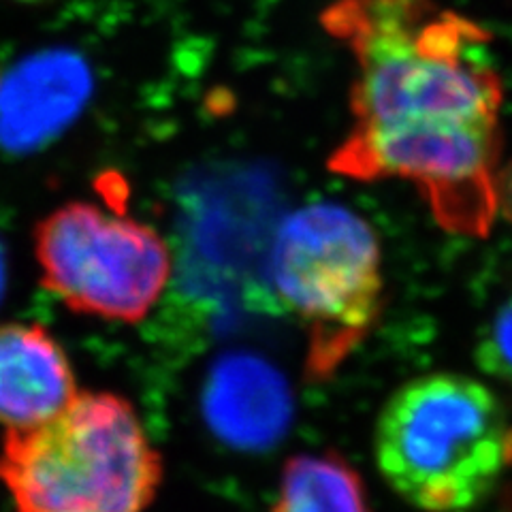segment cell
I'll return each instance as SVG.
<instances>
[{
	"mask_svg": "<svg viewBox=\"0 0 512 512\" xmlns=\"http://www.w3.org/2000/svg\"><path fill=\"white\" fill-rule=\"evenodd\" d=\"M320 22L357 69L352 126L329 171L408 180L446 231L487 235L504 103L491 32L436 0H333Z\"/></svg>",
	"mask_w": 512,
	"mask_h": 512,
	"instance_id": "obj_1",
	"label": "cell"
},
{
	"mask_svg": "<svg viewBox=\"0 0 512 512\" xmlns=\"http://www.w3.org/2000/svg\"><path fill=\"white\" fill-rule=\"evenodd\" d=\"M374 451L382 478L410 506L461 512L512 468V421L485 382L425 374L382 406Z\"/></svg>",
	"mask_w": 512,
	"mask_h": 512,
	"instance_id": "obj_2",
	"label": "cell"
},
{
	"mask_svg": "<svg viewBox=\"0 0 512 512\" xmlns=\"http://www.w3.org/2000/svg\"><path fill=\"white\" fill-rule=\"evenodd\" d=\"M163 461L133 406L111 393L75 395L52 419L9 429L0 483L18 512H143Z\"/></svg>",
	"mask_w": 512,
	"mask_h": 512,
	"instance_id": "obj_3",
	"label": "cell"
},
{
	"mask_svg": "<svg viewBox=\"0 0 512 512\" xmlns=\"http://www.w3.org/2000/svg\"><path fill=\"white\" fill-rule=\"evenodd\" d=\"M269 274L308 327L310 374L331 376L382 312V252L372 224L340 203L299 207L280 224Z\"/></svg>",
	"mask_w": 512,
	"mask_h": 512,
	"instance_id": "obj_4",
	"label": "cell"
},
{
	"mask_svg": "<svg viewBox=\"0 0 512 512\" xmlns=\"http://www.w3.org/2000/svg\"><path fill=\"white\" fill-rule=\"evenodd\" d=\"M43 284L69 308L137 323L163 295L171 252L148 224L69 203L37 227Z\"/></svg>",
	"mask_w": 512,
	"mask_h": 512,
	"instance_id": "obj_5",
	"label": "cell"
},
{
	"mask_svg": "<svg viewBox=\"0 0 512 512\" xmlns=\"http://www.w3.org/2000/svg\"><path fill=\"white\" fill-rule=\"evenodd\" d=\"M90 94L84 60L69 52H45L24 60L0 88V146L30 152L56 137Z\"/></svg>",
	"mask_w": 512,
	"mask_h": 512,
	"instance_id": "obj_6",
	"label": "cell"
},
{
	"mask_svg": "<svg viewBox=\"0 0 512 512\" xmlns=\"http://www.w3.org/2000/svg\"><path fill=\"white\" fill-rule=\"evenodd\" d=\"M205 416L220 440L259 451L276 444L288 431L293 416L291 389L269 361L233 352L210 374Z\"/></svg>",
	"mask_w": 512,
	"mask_h": 512,
	"instance_id": "obj_7",
	"label": "cell"
},
{
	"mask_svg": "<svg viewBox=\"0 0 512 512\" xmlns=\"http://www.w3.org/2000/svg\"><path fill=\"white\" fill-rule=\"evenodd\" d=\"M77 395L71 363L39 325H0V423L26 429L52 419Z\"/></svg>",
	"mask_w": 512,
	"mask_h": 512,
	"instance_id": "obj_8",
	"label": "cell"
},
{
	"mask_svg": "<svg viewBox=\"0 0 512 512\" xmlns=\"http://www.w3.org/2000/svg\"><path fill=\"white\" fill-rule=\"evenodd\" d=\"M271 512H372L361 474L333 453L297 455L280 476Z\"/></svg>",
	"mask_w": 512,
	"mask_h": 512,
	"instance_id": "obj_9",
	"label": "cell"
},
{
	"mask_svg": "<svg viewBox=\"0 0 512 512\" xmlns=\"http://www.w3.org/2000/svg\"><path fill=\"white\" fill-rule=\"evenodd\" d=\"M476 363L480 370L512 387V291L480 327Z\"/></svg>",
	"mask_w": 512,
	"mask_h": 512,
	"instance_id": "obj_10",
	"label": "cell"
},
{
	"mask_svg": "<svg viewBox=\"0 0 512 512\" xmlns=\"http://www.w3.org/2000/svg\"><path fill=\"white\" fill-rule=\"evenodd\" d=\"M495 195H498V212L512 224V160L498 169Z\"/></svg>",
	"mask_w": 512,
	"mask_h": 512,
	"instance_id": "obj_11",
	"label": "cell"
},
{
	"mask_svg": "<svg viewBox=\"0 0 512 512\" xmlns=\"http://www.w3.org/2000/svg\"><path fill=\"white\" fill-rule=\"evenodd\" d=\"M3 282H5V261H3V252H0V291H3Z\"/></svg>",
	"mask_w": 512,
	"mask_h": 512,
	"instance_id": "obj_12",
	"label": "cell"
},
{
	"mask_svg": "<svg viewBox=\"0 0 512 512\" xmlns=\"http://www.w3.org/2000/svg\"><path fill=\"white\" fill-rule=\"evenodd\" d=\"M24 3H37V0H24Z\"/></svg>",
	"mask_w": 512,
	"mask_h": 512,
	"instance_id": "obj_13",
	"label": "cell"
}]
</instances>
